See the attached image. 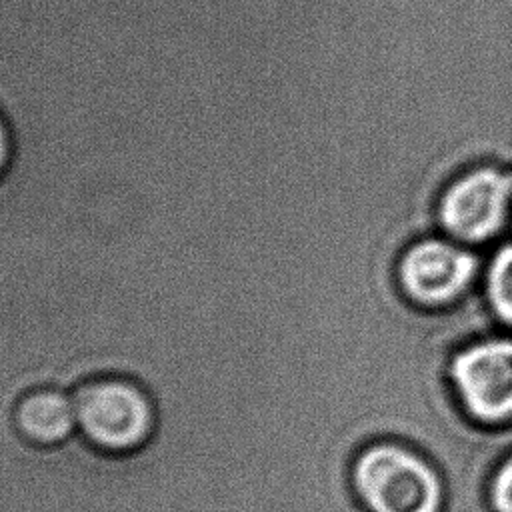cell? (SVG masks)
Returning a JSON list of instances; mask_svg holds the SVG:
<instances>
[{"label": "cell", "mask_w": 512, "mask_h": 512, "mask_svg": "<svg viewBox=\"0 0 512 512\" xmlns=\"http://www.w3.org/2000/svg\"><path fill=\"white\" fill-rule=\"evenodd\" d=\"M478 270V258L448 240L422 238L398 262L400 288L410 300L440 306L460 296Z\"/></svg>", "instance_id": "cell-5"}, {"label": "cell", "mask_w": 512, "mask_h": 512, "mask_svg": "<svg viewBox=\"0 0 512 512\" xmlns=\"http://www.w3.org/2000/svg\"><path fill=\"white\" fill-rule=\"evenodd\" d=\"M72 398L82 438L102 454H134L156 432V398L136 378L100 374L80 382Z\"/></svg>", "instance_id": "cell-1"}, {"label": "cell", "mask_w": 512, "mask_h": 512, "mask_svg": "<svg viewBox=\"0 0 512 512\" xmlns=\"http://www.w3.org/2000/svg\"><path fill=\"white\" fill-rule=\"evenodd\" d=\"M12 424L36 448L60 446L78 430L74 398L58 386L30 388L14 402Z\"/></svg>", "instance_id": "cell-6"}, {"label": "cell", "mask_w": 512, "mask_h": 512, "mask_svg": "<svg viewBox=\"0 0 512 512\" xmlns=\"http://www.w3.org/2000/svg\"><path fill=\"white\" fill-rule=\"evenodd\" d=\"M12 160H14V134L6 116L0 110V182L10 170Z\"/></svg>", "instance_id": "cell-9"}, {"label": "cell", "mask_w": 512, "mask_h": 512, "mask_svg": "<svg viewBox=\"0 0 512 512\" xmlns=\"http://www.w3.org/2000/svg\"><path fill=\"white\" fill-rule=\"evenodd\" d=\"M352 484L370 512H440L442 484L428 460L396 442H376L352 466Z\"/></svg>", "instance_id": "cell-2"}, {"label": "cell", "mask_w": 512, "mask_h": 512, "mask_svg": "<svg viewBox=\"0 0 512 512\" xmlns=\"http://www.w3.org/2000/svg\"><path fill=\"white\" fill-rule=\"evenodd\" d=\"M486 294L494 314L512 326V244L502 246L486 270Z\"/></svg>", "instance_id": "cell-7"}, {"label": "cell", "mask_w": 512, "mask_h": 512, "mask_svg": "<svg viewBox=\"0 0 512 512\" xmlns=\"http://www.w3.org/2000/svg\"><path fill=\"white\" fill-rule=\"evenodd\" d=\"M490 502L496 512H512V456L498 466L490 482Z\"/></svg>", "instance_id": "cell-8"}, {"label": "cell", "mask_w": 512, "mask_h": 512, "mask_svg": "<svg viewBox=\"0 0 512 512\" xmlns=\"http://www.w3.org/2000/svg\"><path fill=\"white\" fill-rule=\"evenodd\" d=\"M448 372L470 418L490 426L512 420V338L464 346L454 354Z\"/></svg>", "instance_id": "cell-3"}, {"label": "cell", "mask_w": 512, "mask_h": 512, "mask_svg": "<svg viewBox=\"0 0 512 512\" xmlns=\"http://www.w3.org/2000/svg\"><path fill=\"white\" fill-rule=\"evenodd\" d=\"M510 198V174L494 166H476L442 192L438 220L450 236L464 242H482L502 228Z\"/></svg>", "instance_id": "cell-4"}]
</instances>
